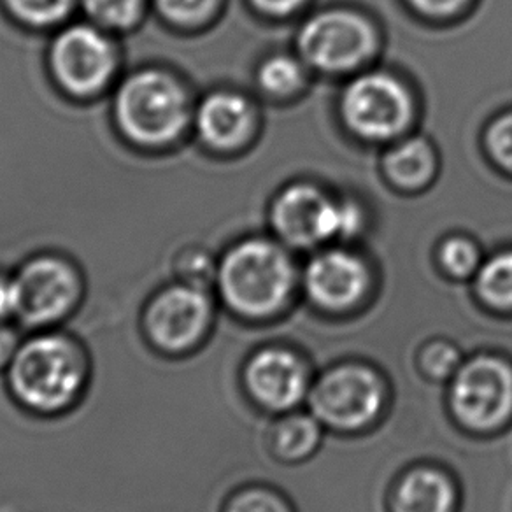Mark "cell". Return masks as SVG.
Here are the masks:
<instances>
[{
  "mask_svg": "<svg viewBox=\"0 0 512 512\" xmlns=\"http://www.w3.org/2000/svg\"><path fill=\"white\" fill-rule=\"evenodd\" d=\"M95 362L90 346L67 327L30 330L2 384L9 402L30 420L69 418L92 392Z\"/></svg>",
  "mask_w": 512,
  "mask_h": 512,
  "instance_id": "1",
  "label": "cell"
},
{
  "mask_svg": "<svg viewBox=\"0 0 512 512\" xmlns=\"http://www.w3.org/2000/svg\"><path fill=\"white\" fill-rule=\"evenodd\" d=\"M193 111L185 83L165 67H139L114 86V127L139 151L172 150L192 128Z\"/></svg>",
  "mask_w": 512,
  "mask_h": 512,
  "instance_id": "2",
  "label": "cell"
},
{
  "mask_svg": "<svg viewBox=\"0 0 512 512\" xmlns=\"http://www.w3.org/2000/svg\"><path fill=\"white\" fill-rule=\"evenodd\" d=\"M293 283L295 269L285 249L264 239H248L218 260L214 292L242 320H267L286 306Z\"/></svg>",
  "mask_w": 512,
  "mask_h": 512,
  "instance_id": "3",
  "label": "cell"
},
{
  "mask_svg": "<svg viewBox=\"0 0 512 512\" xmlns=\"http://www.w3.org/2000/svg\"><path fill=\"white\" fill-rule=\"evenodd\" d=\"M214 321L216 302L211 290L171 279L146 297L137 330L151 355L181 362L206 346Z\"/></svg>",
  "mask_w": 512,
  "mask_h": 512,
  "instance_id": "4",
  "label": "cell"
},
{
  "mask_svg": "<svg viewBox=\"0 0 512 512\" xmlns=\"http://www.w3.org/2000/svg\"><path fill=\"white\" fill-rule=\"evenodd\" d=\"M121 60L116 36L86 20L55 30L46 53L53 85L78 102H92L114 90L120 81Z\"/></svg>",
  "mask_w": 512,
  "mask_h": 512,
  "instance_id": "5",
  "label": "cell"
},
{
  "mask_svg": "<svg viewBox=\"0 0 512 512\" xmlns=\"http://www.w3.org/2000/svg\"><path fill=\"white\" fill-rule=\"evenodd\" d=\"M20 290L18 325L25 330L65 327L86 299L85 272L72 258L43 251L15 269Z\"/></svg>",
  "mask_w": 512,
  "mask_h": 512,
  "instance_id": "6",
  "label": "cell"
},
{
  "mask_svg": "<svg viewBox=\"0 0 512 512\" xmlns=\"http://www.w3.org/2000/svg\"><path fill=\"white\" fill-rule=\"evenodd\" d=\"M388 390L383 376L365 363H341L328 369L311 386V413L323 427L356 432L369 427L383 413Z\"/></svg>",
  "mask_w": 512,
  "mask_h": 512,
  "instance_id": "7",
  "label": "cell"
},
{
  "mask_svg": "<svg viewBox=\"0 0 512 512\" xmlns=\"http://www.w3.org/2000/svg\"><path fill=\"white\" fill-rule=\"evenodd\" d=\"M449 406L472 432H493L512 418V365L495 355H477L451 377Z\"/></svg>",
  "mask_w": 512,
  "mask_h": 512,
  "instance_id": "8",
  "label": "cell"
},
{
  "mask_svg": "<svg viewBox=\"0 0 512 512\" xmlns=\"http://www.w3.org/2000/svg\"><path fill=\"white\" fill-rule=\"evenodd\" d=\"M274 228L293 246H313L334 237H349L362 225V213L351 202H335L311 185H293L272 209Z\"/></svg>",
  "mask_w": 512,
  "mask_h": 512,
  "instance_id": "9",
  "label": "cell"
},
{
  "mask_svg": "<svg viewBox=\"0 0 512 512\" xmlns=\"http://www.w3.org/2000/svg\"><path fill=\"white\" fill-rule=\"evenodd\" d=\"M342 116L356 136L386 141L406 130L413 116V100L397 79L383 72H370L346 88Z\"/></svg>",
  "mask_w": 512,
  "mask_h": 512,
  "instance_id": "10",
  "label": "cell"
},
{
  "mask_svg": "<svg viewBox=\"0 0 512 512\" xmlns=\"http://www.w3.org/2000/svg\"><path fill=\"white\" fill-rule=\"evenodd\" d=\"M299 48L316 69L344 72L372 55L376 36L370 23L353 11H325L302 27Z\"/></svg>",
  "mask_w": 512,
  "mask_h": 512,
  "instance_id": "11",
  "label": "cell"
},
{
  "mask_svg": "<svg viewBox=\"0 0 512 512\" xmlns=\"http://www.w3.org/2000/svg\"><path fill=\"white\" fill-rule=\"evenodd\" d=\"M242 386L256 406L286 413L309 397L311 376L299 353L281 346H267L255 351L244 363Z\"/></svg>",
  "mask_w": 512,
  "mask_h": 512,
  "instance_id": "12",
  "label": "cell"
},
{
  "mask_svg": "<svg viewBox=\"0 0 512 512\" xmlns=\"http://www.w3.org/2000/svg\"><path fill=\"white\" fill-rule=\"evenodd\" d=\"M369 271L362 260L344 249L314 256L304 272L307 297L325 311H348L369 290Z\"/></svg>",
  "mask_w": 512,
  "mask_h": 512,
  "instance_id": "13",
  "label": "cell"
},
{
  "mask_svg": "<svg viewBox=\"0 0 512 512\" xmlns=\"http://www.w3.org/2000/svg\"><path fill=\"white\" fill-rule=\"evenodd\" d=\"M253 127V109L241 93L213 92L195 106L192 128L200 143L214 151L239 148Z\"/></svg>",
  "mask_w": 512,
  "mask_h": 512,
  "instance_id": "14",
  "label": "cell"
},
{
  "mask_svg": "<svg viewBox=\"0 0 512 512\" xmlns=\"http://www.w3.org/2000/svg\"><path fill=\"white\" fill-rule=\"evenodd\" d=\"M458 491L453 479L435 467H418L393 491V512H455Z\"/></svg>",
  "mask_w": 512,
  "mask_h": 512,
  "instance_id": "15",
  "label": "cell"
},
{
  "mask_svg": "<svg viewBox=\"0 0 512 512\" xmlns=\"http://www.w3.org/2000/svg\"><path fill=\"white\" fill-rule=\"evenodd\" d=\"M323 425L311 414H288L274 425L272 449L283 462L297 463L306 460L320 448Z\"/></svg>",
  "mask_w": 512,
  "mask_h": 512,
  "instance_id": "16",
  "label": "cell"
},
{
  "mask_svg": "<svg viewBox=\"0 0 512 512\" xmlns=\"http://www.w3.org/2000/svg\"><path fill=\"white\" fill-rule=\"evenodd\" d=\"M4 13L22 29L58 30L71 22L78 0H0Z\"/></svg>",
  "mask_w": 512,
  "mask_h": 512,
  "instance_id": "17",
  "label": "cell"
},
{
  "mask_svg": "<svg viewBox=\"0 0 512 512\" xmlns=\"http://www.w3.org/2000/svg\"><path fill=\"white\" fill-rule=\"evenodd\" d=\"M151 0H78L86 22L113 36L128 34L143 23Z\"/></svg>",
  "mask_w": 512,
  "mask_h": 512,
  "instance_id": "18",
  "label": "cell"
},
{
  "mask_svg": "<svg viewBox=\"0 0 512 512\" xmlns=\"http://www.w3.org/2000/svg\"><path fill=\"white\" fill-rule=\"evenodd\" d=\"M434 151L423 139H407L397 144L384 160L388 176L402 186H420L434 174Z\"/></svg>",
  "mask_w": 512,
  "mask_h": 512,
  "instance_id": "19",
  "label": "cell"
},
{
  "mask_svg": "<svg viewBox=\"0 0 512 512\" xmlns=\"http://www.w3.org/2000/svg\"><path fill=\"white\" fill-rule=\"evenodd\" d=\"M476 290L486 306L512 311V251L491 256L477 269Z\"/></svg>",
  "mask_w": 512,
  "mask_h": 512,
  "instance_id": "20",
  "label": "cell"
},
{
  "mask_svg": "<svg viewBox=\"0 0 512 512\" xmlns=\"http://www.w3.org/2000/svg\"><path fill=\"white\" fill-rule=\"evenodd\" d=\"M220 0H151V8L172 29H199L213 18Z\"/></svg>",
  "mask_w": 512,
  "mask_h": 512,
  "instance_id": "21",
  "label": "cell"
},
{
  "mask_svg": "<svg viewBox=\"0 0 512 512\" xmlns=\"http://www.w3.org/2000/svg\"><path fill=\"white\" fill-rule=\"evenodd\" d=\"M216 271L218 260H214L206 249L186 248L172 260V279L206 290H213Z\"/></svg>",
  "mask_w": 512,
  "mask_h": 512,
  "instance_id": "22",
  "label": "cell"
},
{
  "mask_svg": "<svg viewBox=\"0 0 512 512\" xmlns=\"http://www.w3.org/2000/svg\"><path fill=\"white\" fill-rule=\"evenodd\" d=\"M258 81L265 92L285 97L299 90L304 72L295 58L278 55L265 60L258 71Z\"/></svg>",
  "mask_w": 512,
  "mask_h": 512,
  "instance_id": "23",
  "label": "cell"
},
{
  "mask_svg": "<svg viewBox=\"0 0 512 512\" xmlns=\"http://www.w3.org/2000/svg\"><path fill=\"white\" fill-rule=\"evenodd\" d=\"M221 512H293L278 491L265 486H244L228 495Z\"/></svg>",
  "mask_w": 512,
  "mask_h": 512,
  "instance_id": "24",
  "label": "cell"
},
{
  "mask_svg": "<svg viewBox=\"0 0 512 512\" xmlns=\"http://www.w3.org/2000/svg\"><path fill=\"white\" fill-rule=\"evenodd\" d=\"M442 267L455 278H469L476 274L479 265V251L474 242L465 237H451L442 244Z\"/></svg>",
  "mask_w": 512,
  "mask_h": 512,
  "instance_id": "25",
  "label": "cell"
},
{
  "mask_svg": "<svg viewBox=\"0 0 512 512\" xmlns=\"http://www.w3.org/2000/svg\"><path fill=\"white\" fill-rule=\"evenodd\" d=\"M460 351L449 342L435 341L421 351L420 365L430 379L442 381L455 376L462 365Z\"/></svg>",
  "mask_w": 512,
  "mask_h": 512,
  "instance_id": "26",
  "label": "cell"
},
{
  "mask_svg": "<svg viewBox=\"0 0 512 512\" xmlns=\"http://www.w3.org/2000/svg\"><path fill=\"white\" fill-rule=\"evenodd\" d=\"M486 143L498 164L512 169V113L504 114L491 125Z\"/></svg>",
  "mask_w": 512,
  "mask_h": 512,
  "instance_id": "27",
  "label": "cell"
},
{
  "mask_svg": "<svg viewBox=\"0 0 512 512\" xmlns=\"http://www.w3.org/2000/svg\"><path fill=\"white\" fill-rule=\"evenodd\" d=\"M20 318V290L13 271H0V321L18 323Z\"/></svg>",
  "mask_w": 512,
  "mask_h": 512,
  "instance_id": "28",
  "label": "cell"
},
{
  "mask_svg": "<svg viewBox=\"0 0 512 512\" xmlns=\"http://www.w3.org/2000/svg\"><path fill=\"white\" fill-rule=\"evenodd\" d=\"M23 330L18 323L0 321V377L8 370L9 365L15 358L16 351L23 341Z\"/></svg>",
  "mask_w": 512,
  "mask_h": 512,
  "instance_id": "29",
  "label": "cell"
},
{
  "mask_svg": "<svg viewBox=\"0 0 512 512\" xmlns=\"http://www.w3.org/2000/svg\"><path fill=\"white\" fill-rule=\"evenodd\" d=\"M414 8L432 16L453 15L469 2V0H409Z\"/></svg>",
  "mask_w": 512,
  "mask_h": 512,
  "instance_id": "30",
  "label": "cell"
},
{
  "mask_svg": "<svg viewBox=\"0 0 512 512\" xmlns=\"http://www.w3.org/2000/svg\"><path fill=\"white\" fill-rule=\"evenodd\" d=\"M256 8L267 15H292L304 4V0H251Z\"/></svg>",
  "mask_w": 512,
  "mask_h": 512,
  "instance_id": "31",
  "label": "cell"
}]
</instances>
